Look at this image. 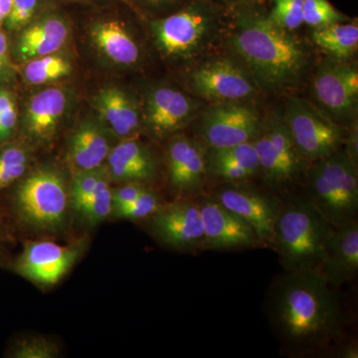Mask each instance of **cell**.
<instances>
[{
  "label": "cell",
  "instance_id": "obj_41",
  "mask_svg": "<svg viewBox=\"0 0 358 358\" xmlns=\"http://www.w3.org/2000/svg\"><path fill=\"white\" fill-rule=\"evenodd\" d=\"M140 3L145 6L154 9L169 8L180 4L183 0H138Z\"/></svg>",
  "mask_w": 358,
  "mask_h": 358
},
{
  "label": "cell",
  "instance_id": "obj_31",
  "mask_svg": "<svg viewBox=\"0 0 358 358\" xmlns=\"http://www.w3.org/2000/svg\"><path fill=\"white\" fill-rule=\"evenodd\" d=\"M270 20L287 31L294 32L303 24V0H270Z\"/></svg>",
  "mask_w": 358,
  "mask_h": 358
},
{
  "label": "cell",
  "instance_id": "obj_19",
  "mask_svg": "<svg viewBox=\"0 0 358 358\" xmlns=\"http://www.w3.org/2000/svg\"><path fill=\"white\" fill-rule=\"evenodd\" d=\"M319 271L334 288L348 284L358 274L357 220L334 227L324 246Z\"/></svg>",
  "mask_w": 358,
  "mask_h": 358
},
{
  "label": "cell",
  "instance_id": "obj_15",
  "mask_svg": "<svg viewBox=\"0 0 358 358\" xmlns=\"http://www.w3.org/2000/svg\"><path fill=\"white\" fill-rule=\"evenodd\" d=\"M206 148L196 138L176 134L166 150V180L176 199H196L207 193Z\"/></svg>",
  "mask_w": 358,
  "mask_h": 358
},
{
  "label": "cell",
  "instance_id": "obj_32",
  "mask_svg": "<svg viewBox=\"0 0 358 358\" xmlns=\"http://www.w3.org/2000/svg\"><path fill=\"white\" fill-rule=\"evenodd\" d=\"M303 24L313 28L345 22L348 16L338 11L329 0H303Z\"/></svg>",
  "mask_w": 358,
  "mask_h": 358
},
{
  "label": "cell",
  "instance_id": "obj_7",
  "mask_svg": "<svg viewBox=\"0 0 358 358\" xmlns=\"http://www.w3.org/2000/svg\"><path fill=\"white\" fill-rule=\"evenodd\" d=\"M260 164L262 185L280 196L303 188L310 162L299 155L282 115H265L263 128L253 141Z\"/></svg>",
  "mask_w": 358,
  "mask_h": 358
},
{
  "label": "cell",
  "instance_id": "obj_22",
  "mask_svg": "<svg viewBox=\"0 0 358 358\" xmlns=\"http://www.w3.org/2000/svg\"><path fill=\"white\" fill-rule=\"evenodd\" d=\"M106 169L110 179L115 182L148 185L157 178L159 159L138 138H128L112 148Z\"/></svg>",
  "mask_w": 358,
  "mask_h": 358
},
{
  "label": "cell",
  "instance_id": "obj_39",
  "mask_svg": "<svg viewBox=\"0 0 358 358\" xmlns=\"http://www.w3.org/2000/svg\"><path fill=\"white\" fill-rule=\"evenodd\" d=\"M348 159L352 162L353 166L358 169V127L357 122L348 128V134L345 143L343 145Z\"/></svg>",
  "mask_w": 358,
  "mask_h": 358
},
{
  "label": "cell",
  "instance_id": "obj_21",
  "mask_svg": "<svg viewBox=\"0 0 358 358\" xmlns=\"http://www.w3.org/2000/svg\"><path fill=\"white\" fill-rule=\"evenodd\" d=\"M70 105L67 90L50 87L30 99L23 115L24 133L35 143H49L57 133Z\"/></svg>",
  "mask_w": 358,
  "mask_h": 358
},
{
  "label": "cell",
  "instance_id": "obj_35",
  "mask_svg": "<svg viewBox=\"0 0 358 358\" xmlns=\"http://www.w3.org/2000/svg\"><path fill=\"white\" fill-rule=\"evenodd\" d=\"M17 107L10 92L0 88V143L10 141L17 126Z\"/></svg>",
  "mask_w": 358,
  "mask_h": 358
},
{
  "label": "cell",
  "instance_id": "obj_17",
  "mask_svg": "<svg viewBox=\"0 0 358 358\" xmlns=\"http://www.w3.org/2000/svg\"><path fill=\"white\" fill-rule=\"evenodd\" d=\"M86 249L84 240L62 246L52 241H34L24 249L13 264L18 275L41 286L57 284L73 268Z\"/></svg>",
  "mask_w": 358,
  "mask_h": 358
},
{
  "label": "cell",
  "instance_id": "obj_36",
  "mask_svg": "<svg viewBox=\"0 0 358 358\" xmlns=\"http://www.w3.org/2000/svg\"><path fill=\"white\" fill-rule=\"evenodd\" d=\"M38 7V0H13L6 25L10 31H21L31 22Z\"/></svg>",
  "mask_w": 358,
  "mask_h": 358
},
{
  "label": "cell",
  "instance_id": "obj_2",
  "mask_svg": "<svg viewBox=\"0 0 358 358\" xmlns=\"http://www.w3.org/2000/svg\"><path fill=\"white\" fill-rule=\"evenodd\" d=\"M222 44L251 73L263 92H291L307 80L312 70L307 45L294 32L275 25L262 3L228 9Z\"/></svg>",
  "mask_w": 358,
  "mask_h": 358
},
{
  "label": "cell",
  "instance_id": "obj_18",
  "mask_svg": "<svg viewBox=\"0 0 358 358\" xmlns=\"http://www.w3.org/2000/svg\"><path fill=\"white\" fill-rule=\"evenodd\" d=\"M207 190L222 183L246 182L259 179L260 164L253 141L233 147L206 148Z\"/></svg>",
  "mask_w": 358,
  "mask_h": 358
},
{
  "label": "cell",
  "instance_id": "obj_37",
  "mask_svg": "<svg viewBox=\"0 0 358 358\" xmlns=\"http://www.w3.org/2000/svg\"><path fill=\"white\" fill-rule=\"evenodd\" d=\"M148 188V185L143 183H124L120 187L112 189V211L131 203Z\"/></svg>",
  "mask_w": 358,
  "mask_h": 358
},
{
  "label": "cell",
  "instance_id": "obj_33",
  "mask_svg": "<svg viewBox=\"0 0 358 358\" xmlns=\"http://www.w3.org/2000/svg\"><path fill=\"white\" fill-rule=\"evenodd\" d=\"M162 203L159 195L148 187L131 203L113 210L110 216L124 220H147Z\"/></svg>",
  "mask_w": 358,
  "mask_h": 358
},
{
  "label": "cell",
  "instance_id": "obj_8",
  "mask_svg": "<svg viewBox=\"0 0 358 358\" xmlns=\"http://www.w3.org/2000/svg\"><path fill=\"white\" fill-rule=\"evenodd\" d=\"M188 92L201 102H254L262 93L251 73L226 53H211L193 63L186 77Z\"/></svg>",
  "mask_w": 358,
  "mask_h": 358
},
{
  "label": "cell",
  "instance_id": "obj_29",
  "mask_svg": "<svg viewBox=\"0 0 358 358\" xmlns=\"http://www.w3.org/2000/svg\"><path fill=\"white\" fill-rule=\"evenodd\" d=\"M89 225H98L112 213V188L109 174L106 173L88 199L75 210Z\"/></svg>",
  "mask_w": 358,
  "mask_h": 358
},
{
  "label": "cell",
  "instance_id": "obj_16",
  "mask_svg": "<svg viewBox=\"0 0 358 358\" xmlns=\"http://www.w3.org/2000/svg\"><path fill=\"white\" fill-rule=\"evenodd\" d=\"M195 200L203 223V251L263 248L254 228L210 194L206 193Z\"/></svg>",
  "mask_w": 358,
  "mask_h": 358
},
{
  "label": "cell",
  "instance_id": "obj_11",
  "mask_svg": "<svg viewBox=\"0 0 358 358\" xmlns=\"http://www.w3.org/2000/svg\"><path fill=\"white\" fill-rule=\"evenodd\" d=\"M265 115L254 102L213 103L196 121V138L206 148L233 147L255 140Z\"/></svg>",
  "mask_w": 358,
  "mask_h": 358
},
{
  "label": "cell",
  "instance_id": "obj_9",
  "mask_svg": "<svg viewBox=\"0 0 358 358\" xmlns=\"http://www.w3.org/2000/svg\"><path fill=\"white\" fill-rule=\"evenodd\" d=\"M310 82V102L317 110L345 128L357 122V66L327 57L317 64Z\"/></svg>",
  "mask_w": 358,
  "mask_h": 358
},
{
  "label": "cell",
  "instance_id": "obj_44",
  "mask_svg": "<svg viewBox=\"0 0 358 358\" xmlns=\"http://www.w3.org/2000/svg\"><path fill=\"white\" fill-rule=\"evenodd\" d=\"M7 243V233L6 225H4L3 220H2L1 216H0V260L4 255V251H6V246Z\"/></svg>",
  "mask_w": 358,
  "mask_h": 358
},
{
  "label": "cell",
  "instance_id": "obj_28",
  "mask_svg": "<svg viewBox=\"0 0 358 358\" xmlns=\"http://www.w3.org/2000/svg\"><path fill=\"white\" fill-rule=\"evenodd\" d=\"M72 64L68 58L57 53L26 61L22 74L28 84L39 86L70 76Z\"/></svg>",
  "mask_w": 358,
  "mask_h": 358
},
{
  "label": "cell",
  "instance_id": "obj_24",
  "mask_svg": "<svg viewBox=\"0 0 358 358\" xmlns=\"http://www.w3.org/2000/svg\"><path fill=\"white\" fill-rule=\"evenodd\" d=\"M110 134L95 120L80 122L68 141L67 160L73 173L105 166L113 148Z\"/></svg>",
  "mask_w": 358,
  "mask_h": 358
},
{
  "label": "cell",
  "instance_id": "obj_1",
  "mask_svg": "<svg viewBox=\"0 0 358 358\" xmlns=\"http://www.w3.org/2000/svg\"><path fill=\"white\" fill-rule=\"evenodd\" d=\"M266 315L282 353L307 357L322 352L341 336V303L319 270L285 272L266 296Z\"/></svg>",
  "mask_w": 358,
  "mask_h": 358
},
{
  "label": "cell",
  "instance_id": "obj_43",
  "mask_svg": "<svg viewBox=\"0 0 358 358\" xmlns=\"http://www.w3.org/2000/svg\"><path fill=\"white\" fill-rule=\"evenodd\" d=\"M13 0H0V25L6 22L7 16L10 13Z\"/></svg>",
  "mask_w": 358,
  "mask_h": 358
},
{
  "label": "cell",
  "instance_id": "obj_3",
  "mask_svg": "<svg viewBox=\"0 0 358 358\" xmlns=\"http://www.w3.org/2000/svg\"><path fill=\"white\" fill-rule=\"evenodd\" d=\"M228 9L212 0H187L178 11L150 21L155 48L173 62L195 63L222 43Z\"/></svg>",
  "mask_w": 358,
  "mask_h": 358
},
{
  "label": "cell",
  "instance_id": "obj_20",
  "mask_svg": "<svg viewBox=\"0 0 358 358\" xmlns=\"http://www.w3.org/2000/svg\"><path fill=\"white\" fill-rule=\"evenodd\" d=\"M92 105L103 127L120 141L138 138L143 131L141 107L124 90L114 86L101 89Z\"/></svg>",
  "mask_w": 358,
  "mask_h": 358
},
{
  "label": "cell",
  "instance_id": "obj_42",
  "mask_svg": "<svg viewBox=\"0 0 358 358\" xmlns=\"http://www.w3.org/2000/svg\"><path fill=\"white\" fill-rule=\"evenodd\" d=\"M212 1L216 2L227 9L244 6V4L262 3V0H212Z\"/></svg>",
  "mask_w": 358,
  "mask_h": 358
},
{
  "label": "cell",
  "instance_id": "obj_38",
  "mask_svg": "<svg viewBox=\"0 0 358 358\" xmlns=\"http://www.w3.org/2000/svg\"><path fill=\"white\" fill-rule=\"evenodd\" d=\"M15 74V68L10 57L8 39L0 29V84L10 83Z\"/></svg>",
  "mask_w": 358,
  "mask_h": 358
},
{
  "label": "cell",
  "instance_id": "obj_5",
  "mask_svg": "<svg viewBox=\"0 0 358 358\" xmlns=\"http://www.w3.org/2000/svg\"><path fill=\"white\" fill-rule=\"evenodd\" d=\"M21 225L37 232H61L69 216L70 186L57 169L40 167L21 179L8 201Z\"/></svg>",
  "mask_w": 358,
  "mask_h": 358
},
{
  "label": "cell",
  "instance_id": "obj_4",
  "mask_svg": "<svg viewBox=\"0 0 358 358\" xmlns=\"http://www.w3.org/2000/svg\"><path fill=\"white\" fill-rule=\"evenodd\" d=\"M282 201L271 249L279 256L284 272L319 270L333 224L303 192L284 195Z\"/></svg>",
  "mask_w": 358,
  "mask_h": 358
},
{
  "label": "cell",
  "instance_id": "obj_40",
  "mask_svg": "<svg viewBox=\"0 0 358 358\" xmlns=\"http://www.w3.org/2000/svg\"><path fill=\"white\" fill-rule=\"evenodd\" d=\"M334 355V357L338 358H357L358 357V345L357 343H346V345L341 346L336 350Z\"/></svg>",
  "mask_w": 358,
  "mask_h": 358
},
{
  "label": "cell",
  "instance_id": "obj_26",
  "mask_svg": "<svg viewBox=\"0 0 358 358\" xmlns=\"http://www.w3.org/2000/svg\"><path fill=\"white\" fill-rule=\"evenodd\" d=\"M310 38L313 44L327 53V57L350 61L358 48L357 21L348 20L313 28Z\"/></svg>",
  "mask_w": 358,
  "mask_h": 358
},
{
  "label": "cell",
  "instance_id": "obj_12",
  "mask_svg": "<svg viewBox=\"0 0 358 358\" xmlns=\"http://www.w3.org/2000/svg\"><path fill=\"white\" fill-rule=\"evenodd\" d=\"M207 193L247 221L256 231L263 248H271L275 220L282 208V196L253 181L214 185Z\"/></svg>",
  "mask_w": 358,
  "mask_h": 358
},
{
  "label": "cell",
  "instance_id": "obj_25",
  "mask_svg": "<svg viewBox=\"0 0 358 358\" xmlns=\"http://www.w3.org/2000/svg\"><path fill=\"white\" fill-rule=\"evenodd\" d=\"M67 22L58 15H47L21 30L15 54L22 62L57 53L69 38Z\"/></svg>",
  "mask_w": 358,
  "mask_h": 358
},
{
  "label": "cell",
  "instance_id": "obj_27",
  "mask_svg": "<svg viewBox=\"0 0 358 358\" xmlns=\"http://www.w3.org/2000/svg\"><path fill=\"white\" fill-rule=\"evenodd\" d=\"M31 162L29 147L20 141L0 143V193L20 180Z\"/></svg>",
  "mask_w": 358,
  "mask_h": 358
},
{
  "label": "cell",
  "instance_id": "obj_30",
  "mask_svg": "<svg viewBox=\"0 0 358 358\" xmlns=\"http://www.w3.org/2000/svg\"><path fill=\"white\" fill-rule=\"evenodd\" d=\"M58 346L51 339L43 336H24L15 339L8 346L6 357L53 358L58 355Z\"/></svg>",
  "mask_w": 358,
  "mask_h": 358
},
{
  "label": "cell",
  "instance_id": "obj_34",
  "mask_svg": "<svg viewBox=\"0 0 358 358\" xmlns=\"http://www.w3.org/2000/svg\"><path fill=\"white\" fill-rule=\"evenodd\" d=\"M107 173L106 166L90 171L73 173L72 182L70 185L71 206L76 210L89 195L95 190L100 179Z\"/></svg>",
  "mask_w": 358,
  "mask_h": 358
},
{
  "label": "cell",
  "instance_id": "obj_10",
  "mask_svg": "<svg viewBox=\"0 0 358 358\" xmlns=\"http://www.w3.org/2000/svg\"><path fill=\"white\" fill-rule=\"evenodd\" d=\"M282 115L294 147L306 162L313 164L343 148L348 128L331 121L310 101L289 96Z\"/></svg>",
  "mask_w": 358,
  "mask_h": 358
},
{
  "label": "cell",
  "instance_id": "obj_14",
  "mask_svg": "<svg viewBox=\"0 0 358 358\" xmlns=\"http://www.w3.org/2000/svg\"><path fill=\"white\" fill-rule=\"evenodd\" d=\"M147 220L152 236L164 246L185 253L203 251V223L196 200L164 202Z\"/></svg>",
  "mask_w": 358,
  "mask_h": 358
},
{
  "label": "cell",
  "instance_id": "obj_13",
  "mask_svg": "<svg viewBox=\"0 0 358 358\" xmlns=\"http://www.w3.org/2000/svg\"><path fill=\"white\" fill-rule=\"evenodd\" d=\"M141 109L143 129L155 140L164 141L195 122L202 102L176 87L159 85L148 90Z\"/></svg>",
  "mask_w": 358,
  "mask_h": 358
},
{
  "label": "cell",
  "instance_id": "obj_6",
  "mask_svg": "<svg viewBox=\"0 0 358 358\" xmlns=\"http://www.w3.org/2000/svg\"><path fill=\"white\" fill-rule=\"evenodd\" d=\"M303 189L334 227L357 220L358 169L343 148L310 164Z\"/></svg>",
  "mask_w": 358,
  "mask_h": 358
},
{
  "label": "cell",
  "instance_id": "obj_23",
  "mask_svg": "<svg viewBox=\"0 0 358 358\" xmlns=\"http://www.w3.org/2000/svg\"><path fill=\"white\" fill-rule=\"evenodd\" d=\"M89 36L99 53L112 64L124 68L140 65L143 59L140 42L122 21H96L90 26Z\"/></svg>",
  "mask_w": 358,
  "mask_h": 358
}]
</instances>
